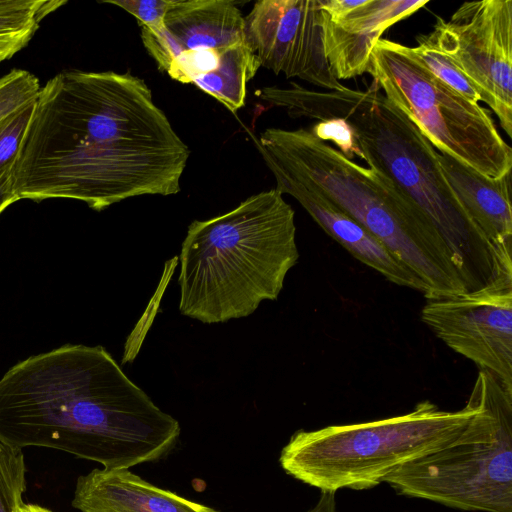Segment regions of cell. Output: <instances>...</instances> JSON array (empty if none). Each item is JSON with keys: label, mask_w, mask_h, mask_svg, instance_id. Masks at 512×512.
Segmentation results:
<instances>
[{"label": "cell", "mask_w": 512, "mask_h": 512, "mask_svg": "<svg viewBox=\"0 0 512 512\" xmlns=\"http://www.w3.org/2000/svg\"><path fill=\"white\" fill-rule=\"evenodd\" d=\"M189 156L143 79L70 70L41 86L12 177L20 199H72L102 211L177 194Z\"/></svg>", "instance_id": "1"}, {"label": "cell", "mask_w": 512, "mask_h": 512, "mask_svg": "<svg viewBox=\"0 0 512 512\" xmlns=\"http://www.w3.org/2000/svg\"><path fill=\"white\" fill-rule=\"evenodd\" d=\"M180 433L102 346L63 345L0 379V441L14 448H51L129 469L168 456Z\"/></svg>", "instance_id": "2"}, {"label": "cell", "mask_w": 512, "mask_h": 512, "mask_svg": "<svg viewBox=\"0 0 512 512\" xmlns=\"http://www.w3.org/2000/svg\"><path fill=\"white\" fill-rule=\"evenodd\" d=\"M256 96L293 118L345 121L369 168L387 177L424 213L454 255L469 291L512 276L448 183L438 151L413 120L374 83L365 91L315 90L294 82L268 86Z\"/></svg>", "instance_id": "3"}, {"label": "cell", "mask_w": 512, "mask_h": 512, "mask_svg": "<svg viewBox=\"0 0 512 512\" xmlns=\"http://www.w3.org/2000/svg\"><path fill=\"white\" fill-rule=\"evenodd\" d=\"M298 259L295 212L276 188L194 220L179 255V311L205 324L247 317L277 300Z\"/></svg>", "instance_id": "4"}, {"label": "cell", "mask_w": 512, "mask_h": 512, "mask_svg": "<svg viewBox=\"0 0 512 512\" xmlns=\"http://www.w3.org/2000/svg\"><path fill=\"white\" fill-rule=\"evenodd\" d=\"M256 144L295 181L314 188L384 244L426 286V300L468 292L440 233L387 177L310 130L267 128Z\"/></svg>", "instance_id": "5"}, {"label": "cell", "mask_w": 512, "mask_h": 512, "mask_svg": "<svg viewBox=\"0 0 512 512\" xmlns=\"http://www.w3.org/2000/svg\"><path fill=\"white\" fill-rule=\"evenodd\" d=\"M476 412L470 399L458 411L425 400L403 415L298 430L282 448L279 463L320 491L371 489L402 465L453 444Z\"/></svg>", "instance_id": "6"}, {"label": "cell", "mask_w": 512, "mask_h": 512, "mask_svg": "<svg viewBox=\"0 0 512 512\" xmlns=\"http://www.w3.org/2000/svg\"><path fill=\"white\" fill-rule=\"evenodd\" d=\"M469 399L477 412L450 446L384 478L397 494L481 512H512V391L480 369Z\"/></svg>", "instance_id": "7"}, {"label": "cell", "mask_w": 512, "mask_h": 512, "mask_svg": "<svg viewBox=\"0 0 512 512\" xmlns=\"http://www.w3.org/2000/svg\"><path fill=\"white\" fill-rule=\"evenodd\" d=\"M366 73L438 152L489 178L511 172L512 149L501 137L489 111L436 78L408 46L378 40Z\"/></svg>", "instance_id": "8"}, {"label": "cell", "mask_w": 512, "mask_h": 512, "mask_svg": "<svg viewBox=\"0 0 512 512\" xmlns=\"http://www.w3.org/2000/svg\"><path fill=\"white\" fill-rule=\"evenodd\" d=\"M424 38L474 84L512 136V1L464 2Z\"/></svg>", "instance_id": "9"}, {"label": "cell", "mask_w": 512, "mask_h": 512, "mask_svg": "<svg viewBox=\"0 0 512 512\" xmlns=\"http://www.w3.org/2000/svg\"><path fill=\"white\" fill-rule=\"evenodd\" d=\"M421 319L450 349L512 391V277L474 291L429 299Z\"/></svg>", "instance_id": "10"}, {"label": "cell", "mask_w": 512, "mask_h": 512, "mask_svg": "<svg viewBox=\"0 0 512 512\" xmlns=\"http://www.w3.org/2000/svg\"><path fill=\"white\" fill-rule=\"evenodd\" d=\"M244 20L260 66L322 90L344 87L325 57L320 0H259Z\"/></svg>", "instance_id": "11"}, {"label": "cell", "mask_w": 512, "mask_h": 512, "mask_svg": "<svg viewBox=\"0 0 512 512\" xmlns=\"http://www.w3.org/2000/svg\"><path fill=\"white\" fill-rule=\"evenodd\" d=\"M258 150L275 176L276 189L295 198L332 239L388 281L421 292L427 297L425 284L384 244L323 194L283 173L260 147Z\"/></svg>", "instance_id": "12"}, {"label": "cell", "mask_w": 512, "mask_h": 512, "mask_svg": "<svg viewBox=\"0 0 512 512\" xmlns=\"http://www.w3.org/2000/svg\"><path fill=\"white\" fill-rule=\"evenodd\" d=\"M427 0H361L349 12L330 16L321 10L323 46L337 80L367 72L372 49L390 26L407 18Z\"/></svg>", "instance_id": "13"}, {"label": "cell", "mask_w": 512, "mask_h": 512, "mask_svg": "<svg viewBox=\"0 0 512 512\" xmlns=\"http://www.w3.org/2000/svg\"><path fill=\"white\" fill-rule=\"evenodd\" d=\"M71 504L79 512H220L155 486L129 469L95 468L79 476Z\"/></svg>", "instance_id": "14"}, {"label": "cell", "mask_w": 512, "mask_h": 512, "mask_svg": "<svg viewBox=\"0 0 512 512\" xmlns=\"http://www.w3.org/2000/svg\"><path fill=\"white\" fill-rule=\"evenodd\" d=\"M438 159L469 216L499 256L512 263L511 172L489 178L446 153L438 152Z\"/></svg>", "instance_id": "15"}, {"label": "cell", "mask_w": 512, "mask_h": 512, "mask_svg": "<svg viewBox=\"0 0 512 512\" xmlns=\"http://www.w3.org/2000/svg\"><path fill=\"white\" fill-rule=\"evenodd\" d=\"M162 24L176 58L184 51L225 50L247 41L244 16L229 0H172Z\"/></svg>", "instance_id": "16"}, {"label": "cell", "mask_w": 512, "mask_h": 512, "mask_svg": "<svg viewBox=\"0 0 512 512\" xmlns=\"http://www.w3.org/2000/svg\"><path fill=\"white\" fill-rule=\"evenodd\" d=\"M64 0H0V64L28 45L41 22Z\"/></svg>", "instance_id": "17"}, {"label": "cell", "mask_w": 512, "mask_h": 512, "mask_svg": "<svg viewBox=\"0 0 512 512\" xmlns=\"http://www.w3.org/2000/svg\"><path fill=\"white\" fill-rule=\"evenodd\" d=\"M417 41L418 45L409 47V50L428 71L469 101H481L477 88L447 55L428 42L423 35Z\"/></svg>", "instance_id": "18"}, {"label": "cell", "mask_w": 512, "mask_h": 512, "mask_svg": "<svg viewBox=\"0 0 512 512\" xmlns=\"http://www.w3.org/2000/svg\"><path fill=\"white\" fill-rule=\"evenodd\" d=\"M26 490V465L22 449L0 441V512H19Z\"/></svg>", "instance_id": "19"}, {"label": "cell", "mask_w": 512, "mask_h": 512, "mask_svg": "<svg viewBox=\"0 0 512 512\" xmlns=\"http://www.w3.org/2000/svg\"><path fill=\"white\" fill-rule=\"evenodd\" d=\"M40 89L39 79L24 69H12L0 77V122L33 103Z\"/></svg>", "instance_id": "20"}, {"label": "cell", "mask_w": 512, "mask_h": 512, "mask_svg": "<svg viewBox=\"0 0 512 512\" xmlns=\"http://www.w3.org/2000/svg\"><path fill=\"white\" fill-rule=\"evenodd\" d=\"M34 102L0 122V172L11 166L17 157L33 113Z\"/></svg>", "instance_id": "21"}, {"label": "cell", "mask_w": 512, "mask_h": 512, "mask_svg": "<svg viewBox=\"0 0 512 512\" xmlns=\"http://www.w3.org/2000/svg\"><path fill=\"white\" fill-rule=\"evenodd\" d=\"M310 131L324 142L332 141L347 158L358 156V148L349 125L338 118L317 122Z\"/></svg>", "instance_id": "22"}, {"label": "cell", "mask_w": 512, "mask_h": 512, "mask_svg": "<svg viewBox=\"0 0 512 512\" xmlns=\"http://www.w3.org/2000/svg\"><path fill=\"white\" fill-rule=\"evenodd\" d=\"M102 3L116 5L139 22L140 26H157L163 22L172 0H106Z\"/></svg>", "instance_id": "23"}, {"label": "cell", "mask_w": 512, "mask_h": 512, "mask_svg": "<svg viewBox=\"0 0 512 512\" xmlns=\"http://www.w3.org/2000/svg\"><path fill=\"white\" fill-rule=\"evenodd\" d=\"M12 165L0 172V214L12 203L20 200L14 188Z\"/></svg>", "instance_id": "24"}, {"label": "cell", "mask_w": 512, "mask_h": 512, "mask_svg": "<svg viewBox=\"0 0 512 512\" xmlns=\"http://www.w3.org/2000/svg\"><path fill=\"white\" fill-rule=\"evenodd\" d=\"M307 512H336V492L321 491L317 504Z\"/></svg>", "instance_id": "25"}, {"label": "cell", "mask_w": 512, "mask_h": 512, "mask_svg": "<svg viewBox=\"0 0 512 512\" xmlns=\"http://www.w3.org/2000/svg\"><path fill=\"white\" fill-rule=\"evenodd\" d=\"M19 512H53V511L50 509H47L45 507H42L40 505L23 503L19 508Z\"/></svg>", "instance_id": "26"}]
</instances>
